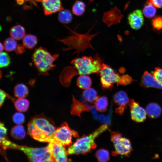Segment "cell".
<instances>
[{"instance_id": "cell-17", "label": "cell", "mask_w": 162, "mask_h": 162, "mask_svg": "<svg viewBox=\"0 0 162 162\" xmlns=\"http://www.w3.org/2000/svg\"><path fill=\"white\" fill-rule=\"evenodd\" d=\"M72 104L70 111L72 115L80 117L81 114L85 111H89V109L83 102H80L72 95Z\"/></svg>"}, {"instance_id": "cell-36", "label": "cell", "mask_w": 162, "mask_h": 162, "mask_svg": "<svg viewBox=\"0 0 162 162\" xmlns=\"http://www.w3.org/2000/svg\"><path fill=\"white\" fill-rule=\"evenodd\" d=\"M0 140L1 141L6 138L7 129L4 127V124L1 122L0 123Z\"/></svg>"}, {"instance_id": "cell-19", "label": "cell", "mask_w": 162, "mask_h": 162, "mask_svg": "<svg viewBox=\"0 0 162 162\" xmlns=\"http://www.w3.org/2000/svg\"><path fill=\"white\" fill-rule=\"evenodd\" d=\"M10 34L11 37L16 40L23 39L25 34V30L22 26L18 25L13 26L10 29Z\"/></svg>"}, {"instance_id": "cell-41", "label": "cell", "mask_w": 162, "mask_h": 162, "mask_svg": "<svg viewBox=\"0 0 162 162\" xmlns=\"http://www.w3.org/2000/svg\"><path fill=\"white\" fill-rule=\"evenodd\" d=\"M0 52H2V51H3L4 49V45H3V44H2V43H0Z\"/></svg>"}, {"instance_id": "cell-28", "label": "cell", "mask_w": 162, "mask_h": 162, "mask_svg": "<svg viewBox=\"0 0 162 162\" xmlns=\"http://www.w3.org/2000/svg\"><path fill=\"white\" fill-rule=\"evenodd\" d=\"M156 10L155 7L150 2L147 1L144 5L142 10V13L145 16L148 18H151L155 15Z\"/></svg>"}, {"instance_id": "cell-32", "label": "cell", "mask_w": 162, "mask_h": 162, "mask_svg": "<svg viewBox=\"0 0 162 162\" xmlns=\"http://www.w3.org/2000/svg\"><path fill=\"white\" fill-rule=\"evenodd\" d=\"M10 59L8 54L6 52H2L0 55V67H6L10 64Z\"/></svg>"}, {"instance_id": "cell-11", "label": "cell", "mask_w": 162, "mask_h": 162, "mask_svg": "<svg viewBox=\"0 0 162 162\" xmlns=\"http://www.w3.org/2000/svg\"><path fill=\"white\" fill-rule=\"evenodd\" d=\"M47 146L55 162H67L71 161L68 158L67 151L64 146L57 143H49Z\"/></svg>"}, {"instance_id": "cell-9", "label": "cell", "mask_w": 162, "mask_h": 162, "mask_svg": "<svg viewBox=\"0 0 162 162\" xmlns=\"http://www.w3.org/2000/svg\"><path fill=\"white\" fill-rule=\"evenodd\" d=\"M120 133L112 131L111 134V140L113 142L115 150L112 152V155H118L129 157L133 149L131 142L129 139L123 137Z\"/></svg>"}, {"instance_id": "cell-15", "label": "cell", "mask_w": 162, "mask_h": 162, "mask_svg": "<svg viewBox=\"0 0 162 162\" xmlns=\"http://www.w3.org/2000/svg\"><path fill=\"white\" fill-rule=\"evenodd\" d=\"M122 16L120 10L115 7L104 14L103 20L109 26L119 23Z\"/></svg>"}, {"instance_id": "cell-29", "label": "cell", "mask_w": 162, "mask_h": 162, "mask_svg": "<svg viewBox=\"0 0 162 162\" xmlns=\"http://www.w3.org/2000/svg\"><path fill=\"white\" fill-rule=\"evenodd\" d=\"M14 106L18 111L24 112L26 111L29 106V102L26 99L19 98L14 102Z\"/></svg>"}, {"instance_id": "cell-20", "label": "cell", "mask_w": 162, "mask_h": 162, "mask_svg": "<svg viewBox=\"0 0 162 162\" xmlns=\"http://www.w3.org/2000/svg\"><path fill=\"white\" fill-rule=\"evenodd\" d=\"M82 97L85 101L91 103H94L99 97L96 91L90 88L84 89L82 93Z\"/></svg>"}, {"instance_id": "cell-18", "label": "cell", "mask_w": 162, "mask_h": 162, "mask_svg": "<svg viewBox=\"0 0 162 162\" xmlns=\"http://www.w3.org/2000/svg\"><path fill=\"white\" fill-rule=\"evenodd\" d=\"M146 111L148 117L155 119L159 117L162 112V109L158 104L152 102L149 103L146 107Z\"/></svg>"}, {"instance_id": "cell-35", "label": "cell", "mask_w": 162, "mask_h": 162, "mask_svg": "<svg viewBox=\"0 0 162 162\" xmlns=\"http://www.w3.org/2000/svg\"><path fill=\"white\" fill-rule=\"evenodd\" d=\"M152 74L158 82L162 84V68H156Z\"/></svg>"}, {"instance_id": "cell-24", "label": "cell", "mask_w": 162, "mask_h": 162, "mask_svg": "<svg viewBox=\"0 0 162 162\" xmlns=\"http://www.w3.org/2000/svg\"><path fill=\"white\" fill-rule=\"evenodd\" d=\"M72 19V14L69 10L63 9L59 11L58 19L60 22L68 24L71 22Z\"/></svg>"}, {"instance_id": "cell-34", "label": "cell", "mask_w": 162, "mask_h": 162, "mask_svg": "<svg viewBox=\"0 0 162 162\" xmlns=\"http://www.w3.org/2000/svg\"><path fill=\"white\" fill-rule=\"evenodd\" d=\"M12 119L15 123L20 124L23 123L24 122L25 116L21 113L16 112L13 116Z\"/></svg>"}, {"instance_id": "cell-5", "label": "cell", "mask_w": 162, "mask_h": 162, "mask_svg": "<svg viewBox=\"0 0 162 162\" xmlns=\"http://www.w3.org/2000/svg\"><path fill=\"white\" fill-rule=\"evenodd\" d=\"M58 56V54H52L46 49L40 47L34 50L32 59L39 74L46 75L55 67L54 62Z\"/></svg>"}, {"instance_id": "cell-23", "label": "cell", "mask_w": 162, "mask_h": 162, "mask_svg": "<svg viewBox=\"0 0 162 162\" xmlns=\"http://www.w3.org/2000/svg\"><path fill=\"white\" fill-rule=\"evenodd\" d=\"M76 84L80 88L85 89L90 88L92 84V81L89 76L81 75L77 78Z\"/></svg>"}, {"instance_id": "cell-31", "label": "cell", "mask_w": 162, "mask_h": 162, "mask_svg": "<svg viewBox=\"0 0 162 162\" xmlns=\"http://www.w3.org/2000/svg\"><path fill=\"white\" fill-rule=\"evenodd\" d=\"M95 156L98 160L100 162L107 161L110 159L109 152L104 149L97 150L95 153Z\"/></svg>"}, {"instance_id": "cell-33", "label": "cell", "mask_w": 162, "mask_h": 162, "mask_svg": "<svg viewBox=\"0 0 162 162\" xmlns=\"http://www.w3.org/2000/svg\"><path fill=\"white\" fill-rule=\"evenodd\" d=\"M152 25L156 30H159L162 29V16H158L152 20Z\"/></svg>"}, {"instance_id": "cell-38", "label": "cell", "mask_w": 162, "mask_h": 162, "mask_svg": "<svg viewBox=\"0 0 162 162\" xmlns=\"http://www.w3.org/2000/svg\"><path fill=\"white\" fill-rule=\"evenodd\" d=\"M155 7L158 8H162V0H149Z\"/></svg>"}, {"instance_id": "cell-39", "label": "cell", "mask_w": 162, "mask_h": 162, "mask_svg": "<svg viewBox=\"0 0 162 162\" xmlns=\"http://www.w3.org/2000/svg\"><path fill=\"white\" fill-rule=\"evenodd\" d=\"M24 46L20 44H18L17 47L15 50L17 54H20L23 53L25 52V49Z\"/></svg>"}, {"instance_id": "cell-42", "label": "cell", "mask_w": 162, "mask_h": 162, "mask_svg": "<svg viewBox=\"0 0 162 162\" xmlns=\"http://www.w3.org/2000/svg\"><path fill=\"white\" fill-rule=\"evenodd\" d=\"M35 1L38 2H42V0H34Z\"/></svg>"}, {"instance_id": "cell-40", "label": "cell", "mask_w": 162, "mask_h": 162, "mask_svg": "<svg viewBox=\"0 0 162 162\" xmlns=\"http://www.w3.org/2000/svg\"><path fill=\"white\" fill-rule=\"evenodd\" d=\"M25 0H16L17 3L20 5H21L24 3Z\"/></svg>"}, {"instance_id": "cell-37", "label": "cell", "mask_w": 162, "mask_h": 162, "mask_svg": "<svg viewBox=\"0 0 162 162\" xmlns=\"http://www.w3.org/2000/svg\"><path fill=\"white\" fill-rule=\"evenodd\" d=\"M0 106H2V105L4 102L5 98L8 97H9L10 96L8 95L6 93L4 90L0 89Z\"/></svg>"}, {"instance_id": "cell-22", "label": "cell", "mask_w": 162, "mask_h": 162, "mask_svg": "<svg viewBox=\"0 0 162 162\" xmlns=\"http://www.w3.org/2000/svg\"><path fill=\"white\" fill-rule=\"evenodd\" d=\"M22 39L23 45L27 49H32L36 45L38 42L37 37L32 34L25 35Z\"/></svg>"}, {"instance_id": "cell-4", "label": "cell", "mask_w": 162, "mask_h": 162, "mask_svg": "<svg viewBox=\"0 0 162 162\" xmlns=\"http://www.w3.org/2000/svg\"><path fill=\"white\" fill-rule=\"evenodd\" d=\"M108 129V125L103 124L89 135L77 139L74 144L68 148L67 150L68 155H84L90 152L96 147L94 141L95 139Z\"/></svg>"}, {"instance_id": "cell-6", "label": "cell", "mask_w": 162, "mask_h": 162, "mask_svg": "<svg viewBox=\"0 0 162 162\" xmlns=\"http://www.w3.org/2000/svg\"><path fill=\"white\" fill-rule=\"evenodd\" d=\"M71 31L72 35L62 39H58V41L63 43L67 46V47L63 49L64 50L75 49L76 51L74 53L77 54V57H78L81 52L85 50L86 49L91 48L94 50L90 42L98 33L91 35L90 34L89 32L83 34Z\"/></svg>"}, {"instance_id": "cell-14", "label": "cell", "mask_w": 162, "mask_h": 162, "mask_svg": "<svg viewBox=\"0 0 162 162\" xmlns=\"http://www.w3.org/2000/svg\"><path fill=\"white\" fill-rule=\"evenodd\" d=\"M143 14L141 10L137 9L129 14L128 17V20L129 24L132 28L137 30L142 27L144 22Z\"/></svg>"}, {"instance_id": "cell-1", "label": "cell", "mask_w": 162, "mask_h": 162, "mask_svg": "<svg viewBox=\"0 0 162 162\" xmlns=\"http://www.w3.org/2000/svg\"><path fill=\"white\" fill-rule=\"evenodd\" d=\"M102 62V60L98 54L94 57H77L71 61L72 66H67L63 70L60 75V81L63 85L68 87L72 79L76 75L99 74Z\"/></svg>"}, {"instance_id": "cell-7", "label": "cell", "mask_w": 162, "mask_h": 162, "mask_svg": "<svg viewBox=\"0 0 162 162\" xmlns=\"http://www.w3.org/2000/svg\"><path fill=\"white\" fill-rule=\"evenodd\" d=\"M99 74L100 84L103 88L110 89L114 85H126L129 84L132 79L129 76L120 75L107 64L103 63Z\"/></svg>"}, {"instance_id": "cell-3", "label": "cell", "mask_w": 162, "mask_h": 162, "mask_svg": "<svg viewBox=\"0 0 162 162\" xmlns=\"http://www.w3.org/2000/svg\"><path fill=\"white\" fill-rule=\"evenodd\" d=\"M1 148L16 149L23 152L32 162H55L47 146L45 147L34 148L14 143L7 139L0 142Z\"/></svg>"}, {"instance_id": "cell-21", "label": "cell", "mask_w": 162, "mask_h": 162, "mask_svg": "<svg viewBox=\"0 0 162 162\" xmlns=\"http://www.w3.org/2000/svg\"><path fill=\"white\" fill-rule=\"evenodd\" d=\"M14 92L15 97L18 98H24L28 94V89L25 84L19 83L14 87Z\"/></svg>"}, {"instance_id": "cell-2", "label": "cell", "mask_w": 162, "mask_h": 162, "mask_svg": "<svg viewBox=\"0 0 162 162\" xmlns=\"http://www.w3.org/2000/svg\"><path fill=\"white\" fill-rule=\"evenodd\" d=\"M27 134L36 140L50 143L56 130L55 123L43 114L32 117L28 124Z\"/></svg>"}, {"instance_id": "cell-13", "label": "cell", "mask_w": 162, "mask_h": 162, "mask_svg": "<svg viewBox=\"0 0 162 162\" xmlns=\"http://www.w3.org/2000/svg\"><path fill=\"white\" fill-rule=\"evenodd\" d=\"M42 4L45 15H51L64 9L61 0H42Z\"/></svg>"}, {"instance_id": "cell-16", "label": "cell", "mask_w": 162, "mask_h": 162, "mask_svg": "<svg viewBox=\"0 0 162 162\" xmlns=\"http://www.w3.org/2000/svg\"><path fill=\"white\" fill-rule=\"evenodd\" d=\"M141 83L142 85L146 87L162 89V84L158 82L152 74L147 71L144 73L142 78Z\"/></svg>"}, {"instance_id": "cell-25", "label": "cell", "mask_w": 162, "mask_h": 162, "mask_svg": "<svg viewBox=\"0 0 162 162\" xmlns=\"http://www.w3.org/2000/svg\"><path fill=\"white\" fill-rule=\"evenodd\" d=\"M11 136L16 140H21L26 136V132L22 125L18 124L13 127L10 132Z\"/></svg>"}, {"instance_id": "cell-12", "label": "cell", "mask_w": 162, "mask_h": 162, "mask_svg": "<svg viewBox=\"0 0 162 162\" xmlns=\"http://www.w3.org/2000/svg\"><path fill=\"white\" fill-rule=\"evenodd\" d=\"M113 99L118 106L115 109L116 112L120 115H122L130 101L127 94L123 91H119L114 94Z\"/></svg>"}, {"instance_id": "cell-30", "label": "cell", "mask_w": 162, "mask_h": 162, "mask_svg": "<svg viewBox=\"0 0 162 162\" xmlns=\"http://www.w3.org/2000/svg\"><path fill=\"white\" fill-rule=\"evenodd\" d=\"M17 42L12 38H9L5 39L4 42V49L7 52L15 50L17 46Z\"/></svg>"}, {"instance_id": "cell-27", "label": "cell", "mask_w": 162, "mask_h": 162, "mask_svg": "<svg viewBox=\"0 0 162 162\" xmlns=\"http://www.w3.org/2000/svg\"><path fill=\"white\" fill-rule=\"evenodd\" d=\"M94 103L95 107L98 111L104 112L107 110L108 101L106 97L102 96L98 97Z\"/></svg>"}, {"instance_id": "cell-10", "label": "cell", "mask_w": 162, "mask_h": 162, "mask_svg": "<svg viewBox=\"0 0 162 162\" xmlns=\"http://www.w3.org/2000/svg\"><path fill=\"white\" fill-rule=\"evenodd\" d=\"M128 105L133 121L136 123H141L145 120L147 115L146 110L140 106L138 102L130 99Z\"/></svg>"}, {"instance_id": "cell-26", "label": "cell", "mask_w": 162, "mask_h": 162, "mask_svg": "<svg viewBox=\"0 0 162 162\" xmlns=\"http://www.w3.org/2000/svg\"><path fill=\"white\" fill-rule=\"evenodd\" d=\"M86 7V5L81 0H77L72 6V12L75 15L80 16L84 13Z\"/></svg>"}, {"instance_id": "cell-8", "label": "cell", "mask_w": 162, "mask_h": 162, "mask_svg": "<svg viewBox=\"0 0 162 162\" xmlns=\"http://www.w3.org/2000/svg\"><path fill=\"white\" fill-rule=\"evenodd\" d=\"M78 137L77 133L71 130L66 122L57 128L54 133L50 143L60 144L64 146H70L72 144V137Z\"/></svg>"}]
</instances>
